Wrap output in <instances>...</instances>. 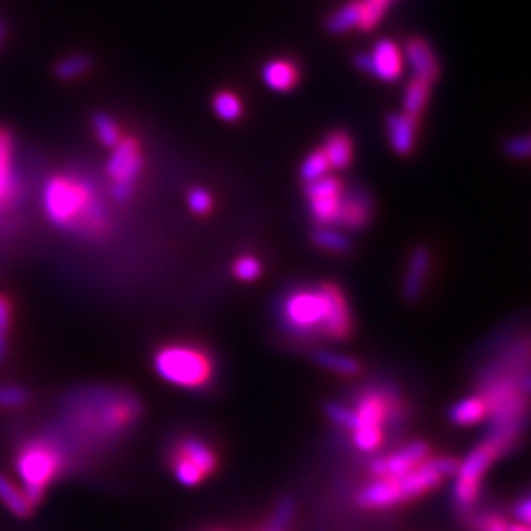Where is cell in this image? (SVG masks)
I'll use <instances>...</instances> for the list:
<instances>
[{"mask_svg":"<svg viewBox=\"0 0 531 531\" xmlns=\"http://www.w3.org/2000/svg\"><path fill=\"white\" fill-rule=\"evenodd\" d=\"M3 34H5V26H3V22H0V38H3Z\"/></svg>","mask_w":531,"mask_h":531,"instance_id":"cell-42","label":"cell"},{"mask_svg":"<svg viewBox=\"0 0 531 531\" xmlns=\"http://www.w3.org/2000/svg\"><path fill=\"white\" fill-rule=\"evenodd\" d=\"M12 321V306L6 296H0V362L6 358L8 353V335Z\"/></svg>","mask_w":531,"mask_h":531,"instance_id":"cell-35","label":"cell"},{"mask_svg":"<svg viewBox=\"0 0 531 531\" xmlns=\"http://www.w3.org/2000/svg\"><path fill=\"white\" fill-rule=\"evenodd\" d=\"M301 69L296 59L274 57L262 67V83L274 93H289L299 85Z\"/></svg>","mask_w":531,"mask_h":531,"instance_id":"cell-14","label":"cell"},{"mask_svg":"<svg viewBox=\"0 0 531 531\" xmlns=\"http://www.w3.org/2000/svg\"><path fill=\"white\" fill-rule=\"evenodd\" d=\"M233 274L240 282H246V284L256 282L262 276V262L252 255L238 256L233 264Z\"/></svg>","mask_w":531,"mask_h":531,"instance_id":"cell-33","label":"cell"},{"mask_svg":"<svg viewBox=\"0 0 531 531\" xmlns=\"http://www.w3.org/2000/svg\"><path fill=\"white\" fill-rule=\"evenodd\" d=\"M419 118L406 113H392L386 118V135H388L390 146L397 155H409L416 148Z\"/></svg>","mask_w":531,"mask_h":531,"instance_id":"cell-15","label":"cell"},{"mask_svg":"<svg viewBox=\"0 0 531 531\" xmlns=\"http://www.w3.org/2000/svg\"><path fill=\"white\" fill-rule=\"evenodd\" d=\"M392 0H358V30L372 32L384 20Z\"/></svg>","mask_w":531,"mask_h":531,"instance_id":"cell-27","label":"cell"},{"mask_svg":"<svg viewBox=\"0 0 531 531\" xmlns=\"http://www.w3.org/2000/svg\"><path fill=\"white\" fill-rule=\"evenodd\" d=\"M93 62L87 54H69L65 57L59 59L54 67V74L59 81H75L83 77L91 69Z\"/></svg>","mask_w":531,"mask_h":531,"instance_id":"cell-25","label":"cell"},{"mask_svg":"<svg viewBox=\"0 0 531 531\" xmlns=\"http://www.w3.org/2000/svg\"><path fill=\"white\" fill-rule=\"evenodd\" d=\"M74 456L64 441L52 429L24 439L15 453L16 482L26 492L34 506H38L47 488L71 466Z\"/></svg>","mask_w":531,"mask_h":531,"instance_id":"cell-4","label":"cell"},{"mask_svg":"<svg viewBox=\"0 0 531 531\" xmlns=\"http://www.w3.org/2000/svg\"><path fill=\"white\" fill-rule=\"evenodd\" d=\"M172 466H174V475L179 480V485H184V486H197L205 478V475L195 465L175 453L172 455Z\"/></svg>","mask_w":531,"mask_h":531,"instance_id":"cell-32","label":"cell"},{"mask_svg":"<svg viewBox=\"0 0 531 531\" xmlns=\"http://www.w3.org/2000/svg\"><path fill=\"white\" fill-rule=\"evenodd\" d=\"M504 148L510 158H527L529 155V138L527 136H514L506 142Z\"/></svg>","mask_w":531,"mask_h":531,"instance_id":"cell-38","label":"cell"},{"mask_svg":"<svg viewBox=\"0 0 531 531\" xmlns=\"http://www.w3.org/2000/svg\"><path fill=\"white\" fill-rule=\"evenodd\" d=\"M20 181L15 174V140L10 132L0 128V209L12 207L18 199Z\"/></svg>","mask_w":531,"mask_h":531,"instance_id":"cell-12","label":"cell"},{"mask_svg":"<svg viewBox=\"0 0 531 531\" xmlns=\"http://www.w3.org/2000/svg\"><path fill=\"white\" fill-rule=\"evenodd\" d=\"M508 531H529V527L526 524H516V526H510Z\"/></svg>","mask_w":531,"mask_h":531,"instance_id":"cell-41","label":"cell"},{"mask_svg":"<svg viewBox=\"0 0 531 531\" xmlns=\"http://www.w3.org/2000/svg\"><path fill=\"white\" fill-rule=\"evenodd\" d=\"M32 400L30 390L20 384H0V409H22Z\"/></svg>","mask_w":531,"mask_h":531,"instance_id":"cell-31","label":"cell"},{"mask_svg":"<svg viewBox=\"0 0 531 531\" xmlns=\"http://www.w3.org/2000/svg\"><path fill=\"white\" fill-rule=\"evenodd\" d=\"M213 195L209 189L205 187H193L187 193V207L195 215H209L213 211Z\"/></svg>","mask_w":531,"mask_h":531,"instance_id":"cell-34","label":"cell"},{"mask_svg":"<svg viewBox=\"0 0 531 531\" xmlns=\"http://www.w3.org/2000/svg\"><path fill=\"white\" fill-rule=\"evenodd\" d=\"M316 362L319 366H323L325 370H331L336 374H343V376H355L362 370L360 362L353 356H346V355H339V353H331V351H317L313 355Z\"/></svg>","mask_w":531,"mask_h":531,"instance_id":"cell-26","label":"cell"},{"mask_svg":"<svg viewBox=\"0 0 531 531\" xmlns=\"http://www.w3.org/2000/svg\"><path fill=\"white\" fill-rule=\"evenodd\" d=\"M154 370L167 384L197 390L215 374L213 358L195 345H167L154 355Z\"/></svg>","mask_w":531,"mask_h":531,"instance_id":"cell-5","label":"cell"},{"mask_svg":"<svg viewBox=\"0 0 531 531\" xmlns=\"http://www.w3.org/2000/svg\"><path fill=\"white\" fill-rule=\"evenodd\" d=\"M294 510H296L294 500L292 498H284L280 504H277V508H276V512L272 516V522H270V526L266 531H284L287 527V524L292 522Z\"/></svg>","mask_w":531,"mask_h":531,"instance_id":"cell-36","label":"cell"},{"mask_svg":"<svg viewBox=\"0 0 531 531\" xmlns=\"http://www.w3.org/2000/svg\"><path fill=\"white\" fill-rule=\"evenodd\" d=\"M404 50V59H406V65L412 69V77L417 79H424L427 83H436L439 79V59L433 52V47L429 45L427 40L424 38H409L406 42V45L402 47Z\"/></svg>","mask_w":531,"mask_h":531,"instance_id":"cell-11","label":"cell"},{"mask_svg":"<svg viewBox=\"0 0 531 531\" xmlns=\"http://www.w3.org/2000/svg\"><path fill=\"white\" fill-rule=\"evenodd\" d=\"M345 184L333 175L306 185V197L313 221L317 226H339Z\"/></svg>","mask_w":531,"mask_h":531,"instance_id":"cell-8","label":"cell"},{"mask_svg":"<svg viewBox=\"0 0 531 531\" xmlns=\"http://www.w3.org/2000/svg\"><path fill=\"white\" fill-rule=\"evenodd\" d=\"M213 111L221 120H225V123H236V120L243 118L245 105L235 91L223 89L219 93H215L213 96Z\"/></svg>","mask_w":531,"mask_h":531,"instance_id":"cell-23","label":"cell"},{"mask_svg":"<svg viewBox=\"0 0 531 531\" xmlns=\"http://www.w3.org/2000/svg\"><path fill=\"white\" fill-rule=\"evenodd\" d=\"M429 458V446L426 443H409L404 449L390 456L374 458L370 463V470L378 478H397L404 476L409 470L416 468Z\"/></svg>","mask_w":531,"mask_h":531,"instance_id":"cell-10","label":"cell"},{"mask_svg":"<svg viewBox=\"0 0 531 531\" xmlns=\"http://www.w3.org/2000/svg\"><path fill=\"white\" fill-rule=\"evenodd\" d=\"M482 531H508V526H506L500 517L492 516L482 522Z\"/></svg>","mask_w":531,"mask_h":531,"instance_id":"cell-40","label":"cell"},{"mask_svg":"<svg viewBox=\"0 0 531 531\" xmlns=\"http://www.w3.org/2000/svg\"><path fill=\"white\" fill-rule=\"evenodd\" d=\"M299 175L304 179V184H313V181H319L323 177L331 175V165L327 162V155L321 148L309 152L304 162L299 165Z\"/></svg>","mask_w":531,"mask_h":531,"instance_id":"cell-28","label":"cell"},{"mask_svg":"<svg viewBox=\"0 0 531 531\" xmlns=\"http://www.w3.org/2000/svg\"><path fill=\"white\" fill-rule=\"evenodd\" d=\"M506 453L504 446L488 437L485 443L475 446L470 455L465 458L463 465L456 466V480H455V500L463 508L473 506L480 492V478L486 473L488 466L496 461V458Z\"/></svg>","mask_w":531,"mask_h":531,"instance_id":"cell-7","label":"cell"},{"mask_svg":"<svg viewBox=\"0 0 531 531\" xmlns=\"http://www.w3.org/2000/svg\"><path fill=\"white\" fill-rule=\"evenodd\" d=\"M144 170V155L140 142L132 136H125L113 154L108 155L105 172L108 177V197L115 203H128L136 193L138 179Z\"/></svg>","mask_w":531,"mask_h":531,"instance_id":"cell-6","label":"cell"},{"mask_svg":"<svg viewBox=\"0 0 531 531\" xmlns=\"http://www.w3.org/2000/svg\"><path fill=\"white\" fill-rule=\"evenodd\" d=\"M280 325L297 339L327 336L345 341L353 333V313L343 289L323 282L316 286H299L280 301Z\"/></svg>","mask_w":531,"mask_h":531,"instance_id":"cell-2","label":"cell"},{"mask_svg":"<svg viewBox=\"0 0 531 531\" xmlns=\"http://www.w3.org/2000/svg\"><path fill=\"white\" fill-rule=\"evenodd\" d=\"M358 504L368 510H384L400 504L394 478H378L358 492Z\"/></svg>","mask_w":531,"mask_h":531,"instance_id":"cell-18","label":"cell"},{"mask_svg":"<svg viewBox=\"0 0 531 531\" xmlns=\"http://www.w3.org/2000/svg\"><path fill=\"white\" fill-rule=\"evenodd\" d=\"M0 502H3V506L12 516L22 517V520H26L35 510V506L26 496V492L22 490L18 482L8 478L6 475H0Z\"/></svg>","mask_w":531,"mask_h":531,"instance_id":"cell-19","label":"cell"},{"mask_svg":"<svg viewBox=\"0 0 531 531\" xmlns=\"http://www.w3.org/2000/svg\"><path fill=\"white\" fill-rule=\"evenodd\" d=\"M431 83L424 81V79H417L412 77L409 83L406 85V93H404V99H402V113L419 118L424 115L426 106L429 103V96H431Z\"/></svg>","mask_w":531,"mask_h":531,"instance_id":"cell-21","label":"cell"},{"mask_svg":"<svg viewBox=\"0 0 531 531\" xmlns=\"http://www.w3.org/2000/svg\"><path fill=\"white\" fill-rule=\"evenodd\" d=\"M175 455L187 458L193 465H195L201 473L207 476L211 473H215L216 468V455L213 453V449L209 445H205L201 439L195 437H185L177 443V446L174 449Z\"/></svg>","mask_w":531,"mask_h":531,"instance_id":"cell-20","label":"cell"},{"mask_svg":"<svg viewBox=\"0 0 531 531\" xmlns=\"http://www.w3.org/2000/svg\"><path fill=\"white\" fill-rule=\"evenodd\" d=\"M138 414L140 404L132 394L108 388L77 390L64 400L59 424L52 431L74 456L125 436Z\"/></svg>","mask_w":531,"mask_h":531,"instance_id":"cell-1","label":"cell"},{"mask_svg":"<svg viewBox=\"0 0 531 531\" xmlns=\"http://www.w3.org/2000/svg\"><path fill=\"white\" fill-rule=\"evenodd\" d=\"M486 416H488V409L480 396L465 397V400L456 402L451 409V419L456 426H475Z\"/></svg>","mask_w":531,"mask_h":531,"instance_id":"cell-22","label":"cell"},{"mask_svg":"<svg viewBox=\"0 0 531 531\" xmlns=\"http://www.w3.org/2000/svg\"><path fill=\"white\" fill-rule=\"evenodd\" d=\"M321 150L327 155L331 170H346L355 160V140L345 130L329 132Z\"/></svg>","mask_w":531,"mask_h":531,"instance_id":"cell-17","label":"cell"},{"mask_svg":"<svg viewBox=\"0 0 531 531\" xmlns=\"http://www.w3.org/2000/svg\"><path fill=\"white\" fill-rule=\"evenodd\" d=\"M327 30L331 34H346L358 30V0H351L339 10H335L327 20Z\"/></svg>","mask_w":531,"mask_h":531,"instance_id":"cell-30","label":"cell"},{"mask_svg":"<svg viewBox=\"0 0 531 531\" xmlns=\"http://www.w3.org/2000/svg\"><path fill=\"white\" fill-rule=\"evenodd\" d=\"M372 213V197L365 189H345L339 226H345L346 231H358V228H365L370 223Z\"/></svg>","mask_w":531,"mask_h":531,"instance_id":"cell-13","label":"cell"},{"mask_svg":"<svg viewBox=\"0 0 531 531\" xmlns=\"http://www.w3.org/2000/svg\"><path fill=\"white\" fill-rule=\"evenodd\" d=\"M91 125L95 130V136L99 138L105 148H115L116 144L123 140V130H120L118 120L108 113H95L91 118Z\"/></svg>","mask_w":531,"mask_h":531,"instance_id":"cell-24","label":"cell"},{"mask_svg":"<svg viewBox=\"0 0 531 531\" xmlns=\"http://www.w3.org/2000/svg\"><path fill=\"white\" fill-rule=\"evenodd\" d=\"M42 209L55 228L99 238L111 228V215L99 189L85 175L57 174L42 185Z\"/></svg>","mask_w":531,"mask_h":531,"instance_id":"cell-3","label":"cell"},{"mask_svg":"<svg viewBox=\"0 0 531 531\" xmlns=\"http://www.w3.org/2000/svg\"><path fill=\"white\" fill-rule=\"evenodd\" d=\"M356 67L384 83L400 81L406 71L402 45L390 38L378 40L370 52L356 55Z\"/></svg>","mask_w":531,"mask_h":531,"instance_id":"cell-9","label":"cell"},{"mask_svg":"<svg viewBox=\"0 0 531 531\" xmlns=\"http://www.w3.org/2000/svg\"><path fill=\"white\" fill-rule=\"evenodd\" d=\"M431 270V252L426 246H417L407 258V268L404 276V297L416 301L424 294L426 282Z\"/></svg>","mask_w":531,"mask_h":531,"instance_id":"cell-16","label":"cell"},{"mask_svg":"<svg viewBox=\"0 0 531 531\" xmlns=\"http://www.w3.org/2000/svg\"><path fill=\"white\" fill-rule=\"evenodd\" d=\"M516 516H517V520H520L522 524H529V520H531V500L526 496V498H522L520 500V504L516 506Z\"/></svg>","mask_w":531,"mask_h":531,"instance_id":"cell-39","label":"cell"},{"mask_svg":"<svg viewBox=\"0 0 531 531\" xmlns=\"http://www.w3.org/2000/svg\"><path fill=\"white\" fill-rule=\"evenodd\" d=\"M313 243L323 250L335 252V255H343V252L351 248V240L336 226H317L313 231Z\"/></svg>","mask_w":531,"mask_h":531,"instance_id":"cell-29","label":"cell"},{"mask_svg":"<svg viewBox=\"0 0 531 531\" xmlns=\"http://www.w3.org/2000/svg\"><path fill=\"white\" fill-rule=\"evenodd\" d=\"M327 414L329 417L335 421V424H339L346 429L353 427V412L348 406H341V404H329L327 406Z\"/></svg>","mask_w":531,"mask_h":531,"instance_id":"cell-37","label":"cell"}]
</instances>
